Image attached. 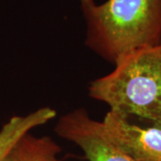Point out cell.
Wrapping results in <instances>:
<instances>
[{"instance_id":"1","label":"cell","mask_w":161,"mask_h":161,"mask_svg":"<svg viewBox=\"0 0 161 161\" xmlns=\"http://www.w3.org/2000/svg\"><path fill=\"white\" fill-rule=\"evenodd\" d=\"M80 8L86 22L85 45L108 63L161 44V0H107Z\"/></svg>"},{"instance_id":"2","label":"cell","mask_w":161,"mask_h":161,"mask_svg":"<svg viewBox=\"0 0 161 161\" xmlns=\"http://www.w3.org/2000/svg\"><path fill=\"white\" fill-rule=\"evenodd\" d=\"M114 65L90 82L89 97L122 115L161 122V44L129 53Z\"/></svg>"},{"instance_id":"3","label":"cell","mask_w":161,"mask_h":161,"mask_svg":"<svg viewBox=\"0 0 161 161\" xmlns=\"http://www.w3.org/2000/svg\"><path fill=\"white\" fill-rule=\"evenodd\" d=\"M59 137L78 146L88 161H136L110 139L102 122L79 108L63 115L55 126Z\"/></svg>"},{"instance_id":"4","label":"cell","mask_w":161,"mask_h":161,"mask_svg":"<svg viewBox=\"0 0 161 161\" xmlns=\"http://www.w3.org/2000/svg\"><path fill=\"white\" fill-rule=\"evenodd\" d=\"M113 142L136 161H161V122L139 125L129 116L109 110L102 121Z\"/></svg>"},{"instance_id":"5","label":"cell","mask_w":161,"mask_h":161,"mask_svg":"<svg viewBox=\"0 0 161 161\" xmlns=\"http://www.w3.org/2000/svg\"><path fill=\"white\" fill-rule=\"evenodd\" d=\"M57 114L55 108L43 107L25 115H13L0 129V161L6 160L14 146L24 134L47 124Z\"/></svg>"},{"instance_id":"6","label":"cell","mask_w":161,"mask_h":161,"mask_svg":"<svg viewBox=\"0 0 161 161\" xmlns=\"http://www.w3.org/2000/svg\"><path fill=\"white\" fill-rule=\"evenodd\" d=\"M61 147L50 136H36L27 132L14 146L5 161H63Z\"/></svg>"},{"instance_id":"7","label":"cell","mask_w":161,"mask_h":161,"mask_svg":"<svg viewBox=\"0 0 161 161\" xmlns=\"http://www.w3.org/2000/svg\"><path fill=\"white\" fill-rule=\"evenodd\" d=\"M79 1L80 2V7L89 6V5H92L94 3V0H79Z\"/></svg>"}]
</instances>
